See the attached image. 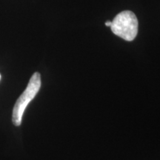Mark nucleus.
Instances as JSON below:
<instances>
[{
	"mask_svg": "<svg viewBox=\"0 0 160 160\" xmlns=\"http://www.w3.org/2000/svg\"><path fill=\"white\" fill-rule=\"evenodd\" d=\"M138 19L134 13L124 11L114 17L111 22V29L117 37L126 41H133L138 33Z\"/></svg>",
	"mask_w": 160,
	"mask_h": 160,
	"instance_id": "obj_1",
	"label": "nucleus"
},
{
	"mask_svg": "<svg viewBox=\"0 0 160 160\" xmlns=\"http://www.w3.org/2000/svg\"><path fill=\"white\" fill-rule=\"evenodd\" d=\"M40 87H41V76L39 73L36 72L32 75L25 91L18 98L14 105L13 115H12V121L15 126H19L21 125L22 116L26 108L37 94Z\"/></svg>",
	"mask_w": 160,
	"mask_h": 160,
	"instance_id": "obj_2",
	"label": "nucleus"
},
{
	"mask_svg": "<svg viewBox=\"0 0 160 160\" xmlns=\"http://www.w3.org/2000/svg\"><path fill=\"white\" fill-rule=\"evenodd\" d=\"M0 79H1V75H0Z\"/></svg>",
	"mask_w": 160,
	"mask_h": 160,
	"instance_id": "obj_4",
	"label": "nucleus"
},
{
	"mask_svg": "<svg viewBox=\"0 0 160 160\" xmlns=\"http://www.w3.org/2000/svg\"><path fill=\"white\" fill-rule=\"evenodd\" d=\"M105 25L108 26V27H111V21H107L105 22Z\"/></svg>",
	"mask_w": 160,
	"mask_h": 160,
	"instance_id": "obj_3",
	"label": "nucleus"
}]
</instances>
